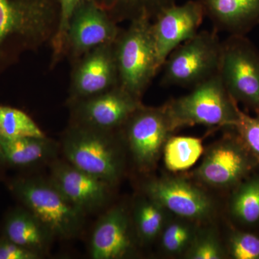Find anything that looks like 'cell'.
<instances>
[{
  "mask_svg": "<svg viewBox=\"0 0 259 259\" xmlns=\"http://www.w3.org/2000/svg\"><path fill=\"white\" fill-rule=\"evenodd\" d=\"M185 255L189 259H222L226 257L217 233L212 230L198 231Z\"/></svg>",
  "mask_w": 259,
  "mask_h": 259,
  "instance_id": "cell-26",
  "label": "cell"
},
{
  "mask_svg": "<svg viewBox=\"0 0 259 259\" xmlns=\"http://www.w3.org/2000/svg\"><path fill=\"white\" fill-rule=\"evenodd\" d=\"M0 162H3V161H2L1 156H0Z\"/></svg>",
  "mask_w": 259,
  "mask_h": 259,
  "instance_id": "cell-31",
  "label": "cell"
},
{
  "mask_svg": "<svg viewBox=\"0 0 259 259\" xmlns=\"http://www.w3.org/2000/svg\"><path fill=\"white\" fill-rule=\"evenodd\" d=\"M60 149V144L47 136L15 139L0 137L2 161L13 166L28 167L52 161Z\"/></svg>",
  "mask_w": 259,
  "mask_h": 259,
  "instance_id": "cell-19",
  "label": "cell"
},
{
  "mask_svg": "<svg viewBox=\"0 0 259 259\" xmlns=\"http://www.w3.org/2000/svg\"><path fill=\"white\" fill-rule=\"evenodd\" d=\"M230 212L237 222L244 226L259 223V175L246 177L235 187Z\"/></svg>",
  "mask_w": 259,
  "mask_h": 259,
  "instance_id": "cell-21",
  "label": "cell"
},
{
  "mask_svg": "<svg viewBox=\"0 0 259 259\" xmlns=\"http://www.w3.org/2000/svg\"><path fill=\"white\" fill-rule=\"evenodd\" d=\"M100 7L117 23L145 18L153 21L176 0H90Z\"/></svg>",
  "mask_w": 259,
  "mask_h": 259,
  "instance_id": "cell-20",
  "label": "cell"
},
{
  "mask_svg": "<svg viewBox=\"0 0 259 259\" xmlns=\"http://www.w3.org/2000/svg\"><path fill=\"white\" fill-rule=\"evenodd\" d=\"M59 21V0H0V76L24 54L51 44Z\"/></svg>",
  "mask_w": 259,
  "mask_h": 259,
  "instance_id": "cell-1",
  "label": "cell"
},
{
  "mask_svg": "<svg viewBox=\"0 0 259 259\" xmlns=\"http://www.w3.org/2000/svg\"><path fill=\"white\" fill-rule=\"evenodd\" d=\"M228 252L235 259H259V237L248 232L232 231Z\"/></svg>",
  "mask_w": 259,
  "mask_h": 259,
  "instance_id": "cell-29",
  "label": "cell"
},
{
  "mask_svg": "<svg viewBox=\"0 0 259 259\" xmlns=\"http://www.w3.org/2000/svg\"><path fill=\"white\" fill-rule=\"evenodd\" d=\"M114 44L95 48L71 64L67 104L120 86Z\"/></svg>",
  "mask_w": 259,
  "mask_h": 259,
  "instance_id": "cell-12",
  "label": "cell"
},
{
  "mask_svg": "<svg viewBox=\"0 0 259 259\" xmlns=\"http://www.w3.org/2000/svg\"><path fill=\"white\" fill-rule=\"evenodd\" d=\"M204 17L199 0H190L172 5L153 20L151 31L161 70L172 51L198 32Z\"/></svg>",
  "mask_w": 259,
  "mask_h": 259,
  "instance_id": "cell-14",
  "label": "cell"
},
{
  "mask_svg": "<svg viewBox=\"0 0 259 259\" xmlns=\"http://www.w3.org/2000/svg\"><path fill=\"white\" fill-rule=\"evenodd\" d=\"M119 131L136 166L143 172L154 168L165 144L175 132L165 104L160 107L141 105Z\"/></svg>",
  "mask_w": 259,
  "mask_h": 259,
  "instance_id": "cell-8",
  "label": "cell"
},
{
  "mask_svg": "<svg viewBox=\"0 0 259 259\" xmlns=\"http://www.w3.org/2000/svg\"><path fill=\"white\" fill-rule=\"evenodd\" d=\"M46 135L30 116L18 109L0 105V137L6 139Z\"/></svg>",
  "mask_w": 259,
  "mask_h": 259,
  "instance_id": "cell-25",
  "label": "cell"
},
{
  "mask_svg": "<svg viewBox=\"0 0 259 259\" xmlns=\"http://www.w3.org/2000/svg\"><path fill=\"white\" fill-rule=\"evenodd\" d=\"M221 53L217 30L197 32L168 56L162 66V84L193 88L219 74Z\"/></svg>",
  "mask_w": 259,
  "mask_h": 259,
  "instance_id": "cell-6",
  "label": "cell"
},
{
  "mask_svg": "<svg viewBox=\"0 0 259 259\" xmlns=\"http://www.w3.org/2000/svg\"><path fill=\"white\" fill-rule=\"evenodd\" d=\"M151 24V20L145 18L130 22L114 44L120 86L141 100L161 71Z\"/></svg>",
  "mask_w": 259,
  "mask_h": 259,
  "instance_id": "cell-4",
  "label": "cell"
},
{
  "mask_svg": "<svg viewBox=\"0 0 259 259\" xmlns=\"http://www.w3.org/2000/svg\"><path fill=\"white\" fill-rule=\"evenodd\" d=\"M80 0H59L60 5V22L59 28L50 46L52 49V62L51 66H56L64 58L65 40L70 19Z\"/></svg>",
  "mask_w": 259,
  "mask_h": 259,
  "instance_id": "cell-28",
  "label": "cell"
},
{
  "mask_svg": "<svg viewBox=\"0 0 259 259\" xmlns=\"http://www.w3.org/2000/svg\"><path fill=\"white\" fill-rule=\"evenodd\" d=\"M219 74L232 98L259 115V51L245 35L222 42Z\"/></svg>",
  "mask_w": 259,
  "mask_h": 259,
  "instance_id": "cell-7",
  "label": "cell"
},
{
  "mask_svg": "<svg viewBox=\"0 0 259 259\" xmlns=\"http://www.w3.org/2000/svg\"><path fill=\"white\" fill-rule=\"evenodd\" d=\"M214 30L245 35L259 25V0H199Z\"/></svg>",
  "mask_w": 259,
  "mask_h": 259,
  "instance_id": "cell-17",
  "label": "cell"
},
{
  "mask_svg": "<svg viewBox=\"0 0 259 259\" xmlns=\"http://www.w3.org/2000/svg\"><path fill=\"white\" fill-rule=\"evenodd\" d=\"M192 89L185 96L165 104L174 131L196 125L233 127L238 103L228 94L220 74Z\"/></svg>",
  "mask_w": 259,
  "mask_h": 259,
  "instance_id": "cell-3",
  "label": "cell"
},
{
  "mask_svg": "<svg viewBox=\"0 0 259 259\" xmlns=\"http://www.w3.org/2000/svg\"><path fill=\"white\" fill-rule=\"evenodd\" d=\"M67 105L70 109L69 123L102 131H117L143 104L141 99L117 86Z\"/></svg>",
  "mask_w": 259,
  "mask_h": 259,
  "instance_id": "cell-10",
  "label": "cell"
},
{
  "mask_svg": "<svg viewBox=\"0 0 259 259\" xmlns=\"http://www.w3.org/2000/svg\"><path fill=\"white\" fill-rule=\"evenodd\" d=\"M11 189L25 207L35 214L55 237L71 239L82 231L86 214L71 203L50 179H18L13 182Z\"/></svg>",
  "mask_w": 259,
  "mask_h": 259,
  "instance_id": "cell-5",
  "label": "cell"
},
{
  "mask_svg": "<svg viewBox=\"0 0 259 259\" xmlns=\"http://www.w3.org/2000/svg\"><path fill=\"white\" fill-rule=\"evenodd\" d=\"M258 163L236 134L213 145L194 176L204 185L216 188L235 187Z\"/></svg>",
  "mask_w": 259,
  "mask_h": 259,
  "instance_id": "cell-11",
  "label": "cell"
},
{
  "mask_svg": "<svg viewBox=\"0 0 259 259\" xmlns=\"http://www.w3.org/2000/svg\"><path fill=\"white\" fill-rule=\"evenodd\" d=\"M41 255L17 245L3 236L0 238V259H40Z\"/></svg>",
  "mask_w": 259,
  "mask_h": 259,
  "instance_id": "cell-30",
  "label": "cell"
},
{
  "mask_svg": "<svg viewBox=\"0 0 259 259\" xmlns=\"http://www.w3.org/2000/svg\"><path fill=\"white\" fill-rule=\"evenodd\" d=\"M166 212L163 206L147 196L138 201L133 224L140 241L151 243L159 238L167 223Z\"/></svg>",
  "mask_w": 259,
  "mask_h": 259,
  "instance_id": "cell-22",
  "label": "cell"
},
{
  "mask_svg": "<svg viewBox=\"0 0 259 259\" xmlns=\"http://www.w3.org/2000/svg\"><path fill=\"white\" fill-rule=\"evenodd\" d=\"M135 236L128 211L122 205L112 207L95 225L90 238V256L93 259L127 258L136 249Z\"/></svg>",
  "mask_w": 259,
  "mask_h": 259,
  "instance_id": "cell-16",
  "label": "cell"
},
{
  "mask_svg": "<svg viewBox=\"0 0 259 259\" xmlns=\"http://www.w3.org/2000/svg\"><path fill=\"white\" fill-rule=\"evenodd\" d=\"M50 180L71 203L86 214L103 208L111 197L112 185L66 160L52 161Z\"/></svg>",
  "mask_w": 259,
  "mask_h": 259,
  "instance_id": "cell-15",
  "label": "cell"
},
{
  "mask_svg": "<svg viewBox=\"0 0 259 259\" xmlns=\"http://www.w3.org/2000/svg\"><path fill=\"white\" fill-rule=\"evenodd\" d=\"M121 30L118 23L93 2L80 0L70 19L64 57L73 64L95 48L114 44Z\"/></svg>",
  "mask_w": 259,
  "mask_h": 259,
  "instance_id": "cell-9",
  "label": "cell"
},
{
  "mask_svg": "<svg viewBox=\"0 0 259 259\" xmlns=\"http://www.w3.org/2000/svg\"><path fill=\"white\" fill-rule=\"evenodd\" d=\"M203 151L202 139L187 136H171L163 149L165 166L171 171H185L195 164Z\"/></svg>",
  "mask_w": 259,
  "mask_h": 259,
  "instance_id": "cell-23",
  "label": "cell"
},
{
  "mask_svg": "<svg viewBox=\"0 0 259 259\" xmlns=\"http://www.w3.org/2000/svg\"><path fill=\"white\" fill-rule=\"evenodd\" d=\"M7 238L33 253L45 256L50 249L54 233L26 207L13 209L8 214L4 224Z\"/></svg>",
  "mask_w": 259,
  "mask_h": 259,
  "instance_id": "cell-18",
  "label": "cell"
},
{
  "mask_svg": "<svg viewBox=\"0 0 259 259\" xmlns=\"http://www.w3.org/2000/svg\"><path fill=\"white\" fill-rule=\"evenodd\" d=\"M118 131H107L69 123L60 147L71 165L113 186L122 177L124 155Z\"/></svg>",
  "mask_w": 259,
  "mask_h": 259,
  "instance_id": "cell-2",
  "label": "cell"
},
{
  "mask_svg": "<svg viewBox=\"0 0 259 259\" xmlns=\"http://www.w3.org/2000/svg\"><path fill=\"white\" fill-rule=\"evenodd\" d=\"M237 120L233 128L248 152L259 163V115L252 117L237 108Z\"/></svg>",
  "mask_w": 259,
  "mask_h": 259,
  "instance_id": "cell-27",
  "label": "cell"
},
{
  "mask_svg": "<svg viewBox=\"0 0 259 259\" xmlns=\"http://www.w3.org/2000/svg\"><path fill=\"white\" fill-rule=\"evenodd\" d=\"M144 190L147 197L177 217L197 222L207 221L214 214V206L210 197L185 179H153L145 183Z\"/></svg>",
  "mask_w": 259,
  "mask_h": 259,
  "instance_id": "cell-13",
  "label": "cell"
},
{
  "mask_svg": "<svg viewBox=\"0 0 259 259\" xmlns=\"http://www.w3.org/2000/svg\"><path fill=\"white\" fill-rule=\"evenodd\" d=\"M192 222L179 218L166 223L160 235L163 251L173 255L185 254L198 232L197 226Z\"/></svg>",
  "mask_w": 259,
  "mask_h": 259,
  "instance_id": "cell-24",
  "label": "cell"
}]
</instances>
